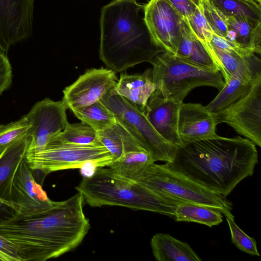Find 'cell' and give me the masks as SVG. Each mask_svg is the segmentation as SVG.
I'll list each match as a JSON object with an SVG mask.
<instances>
[{
	"label": "cell",
	"instance_id": "24",
	"mask_svg": "<svg viewBox=\"0 0 261 261\" xmlns=\"http://www.w3.org/2000/svg\"><path fill=\"white\" fill-rule=\"evenodd\" d=\"M154 161L151 154L145 150L129 152L113 161L107 167L116 175L137 182L146 168Z\"/></svg>",
	"mask_w": 261,
	"mask_h": 261
},
{
	"label": "cell",
	"instance_id": "39",
	"mask_svg": "<svg viewBox=\"0 0 261 261\" xmlns=\"http://www.w3.org/2000/svg\"><path fill=\"white\" fill-rule=\"evenodd\" d=\"M254 1H255L256 2H257V3H258L259 4H261V0H253Z\"/></svg>",
	"mask_w": 261,
	"mask_h": 261
},
{
	"label": "cell",
	"instance_id": "12",
	"mask_svg": "<svg viewBox=\"0 0 261 261\" xmlns=\"http://www.w3.org/2000/svg\"><path fill=\"white\" fill-rule=\"evenodd\" d=\"M116 72L108 68H91L63 90V100L72 111L100 101L115 87Z\"/></svg>",
	"mask_w": 261,
	"mask_h": 261
},
{
	"label": "cell",
	"instance_id": "10",
	"mask_svg": "<svg viewBox=\"0 0 261 261\" xmlns=\"http://www.w3.org/2000/svg\"><path fill=\"white\" fill-rule=\"evenodd\" d=\"M144 19L154 44L175 55L184 18L169 0H149L144 5Z\"/></svg>",
	"mask_w": 261,
	"mask_h": 261
},
{
	"label": "cell",
	"instance_id": "27",
	"mask_svg": "<svg viewBox=\"0 0 261 261\" xmlns=\"http://www.w3.org/2000/svg\"><path fill=\"white\" fill-rule=\"evenodd\" d=\"M49 141L86 146H103L96 132L89 125L81 123H67L65 128Z\"/></svg>",
	"mask_w": 261,
	"mask_h": 261
},
{
	"label": "cell",
	"instance_id": "9",
	"mask_svg": "<svg viewBox=\"0 0 261 261\" xmlns=\"http://www.w3.org/2000/svg\"><path fill=\"white\" fill-rule=\"evenodd\" d=\"M217 124L225 123L261 147V74L248 93L226 108L213 113Z\"/></svg>",
	"mask_w": 261,
	"mask_h": 261
},
{
	"label": "cell",
	"instance_id": "7",
	"mask_svg": "<svg viewBox=\"0 0 261 261\" xmlns=\"http://www.w3.org/2000/svg\"><path fill=\"white\" fill-rule=\"evenodd\" d=\"M114 114L116 122L123 126L154 161L171 162L177 146L160 136L142 113L118 95L108 93L100 100Z\"/></svg>",
	"mask_w": 261,
	"mask_h": 261
},
{
	"label": "cell",
	"instance_id": "8",
	"mask_svg": "<svg viewBox=\"0 0 261 261\" xmlns=\"http://www.w3.org/2000/svg\"><path fill=\"white\" fill-rule=\"evenodd\" d=\"M30 168L44 176L62 170L80 168L87 162L107 167L113 158L104 146H86L49 141L43 149L26 153Z\"/></svg>",
	"mask_w": 261,
	"mask_h": 261
},
{
	"label": "cell",
	"instance_id": "40",
	"mask_svg": "<svg viewBox=\"0 0 261 261\" xmlns=\"http://www.w3.org/2000/svg\"><path fill=\"white\" fill-rule=\"evenodd\" d=\"M0 260H3V258L2 257V256L0 255Z\"/></svg>",
	"mask_w": 261,
	"mask_h": 261
},
{
	"label": "cell",
	"instance_id": "25",
	"mask_svg": "<svg viewBox=\"0 0 261 261\" xmlns=\"http://www.w3.org/2000/svg\"><path fill=\"white\" fill-rule=\"evenodd\" d=\"M175 55L216 69L205 47L193 33L184 19L180 41Z\"/></svg>",
	"mask_w": 261,
	"mask_h": 261
},
{
	"label": "cell",
	"instance_id": "6",
	"mask_svg": "<svg viewBox=\"0 0 261 261\" xmlns=\"http://www.w3.org/2000/svg\"><path fill=\"white\" fill-rule=\"evenodd\" d=\"M137 182L158 194L215 208L225 217L234 218L231 214L232 203L226 197L204 188L165 164H151Z\"/></svg>",
	"mask_w": 261,
	"mask_h": 261
},
{
	"label": "cell",
	"instance_id": "19",
	"mask_svg": "<svg viewBox=\"0 0 261 261\" xmlns=\"http://www.w3.org/2000/svg\"><path fill=\"white\" fill-rule=\"evenodd\" d=\"M203 45L216 68L221 72L225 83L239 71L261 72L260 60L255 55L249 58L244 57L234 52L215 47L210 43Z\"/></svg>",
	"mask_w": 261,
	"mask_h": 261
},
{
	"label": "cell",
	"instance_id": "5",
	"mask_svg": "<svg viewBox=\"0 0 261 261\" xmlns=\"http://www.w3.org/2000/svg\"><path fill=\"white\" fill-rule=\"evenodd\" d=\"M152 80L165 99L183 102L194 88L209 86L220 91L225 85L221 72L217 69L201 65L187 59L163 51L150 63Z\"/></svg>",
	"mask_w": 261,
	"mask_h": 261
},
{
	"label": "cell",
	"instance_id": "30",
	"mask_svg": "<svg viewBox=\"0 0 261 261\" xmlns=\"http://www.w3.org/2000/svg\"><path fill=\"white\" fill-rule=\"evenodd\" d=\"M30 127L26 115L17 121L0 125V154L8 147L28 137Z\"/></svg>",
	"mask_w": 261,
	"mask_h": 261
},
{
	"label": "cell",
	"instance_id": "28",
	"mask_svg": "<svg viewBox=\"0 0 261 261\" xmlns=\"http://www.w3.org/2000/svg\"><path fill=\"white\" fill-rule=\"evenodd\" d=\"M72 111L81 122L96 132L102 130L116 123L113 113L100 101Z\"/></svg>",
	"mask_w": 261,
	"mask_h": 261
},
{
	"label": "cell",
	"instance_id": "17",
	"mask_svg": "<svg viewBox=\"0 0 261 261\" xmlns=\"http://www.w3.org/2000/svg\"><path fill=\"white\" fill-rule=\"evenodd\" d=\"M213 113L200 103L182 102L179 112L178 134L182 143L218 137Z\"/></svg>",
	"mask_w": 261,
	"mask_h": 261
},
{
	"label": "cell",
	"instance_id": "4",
	"mask_svg": "<svg viewBox=\"0 0 261 261\" xmlns=\"http://www.w3.org/2000/svg\"><path fill=\"white\" fill-rule=\"evenodd\" d=\"M107 167H97L93 175L83 177L75 187L90 206H122L174 218L176 206L186 203L154 193L138 182L119 176Z\"/></svg>",
	"mask_w": 261,
	"mask_h": 261
},
{
	"label": "cell",
	"instance_id": "13",
	"mask_svg": "<svg viewBox=\"0 0 261 261\" xmlns=\"http://www.w3.org/2000/svg\"><path fill=\"white\" fill-rule=\"evenodd\" d=\"M34 0H0V52L32 34Z\"/></svg>",
	"mask_w": 261,
	"mask_h": 261
},
{
	"label": "cell",
	"instance_id": "11",
	"mask_svg": "<svg viewBox=\"0 0 261 261\" xmlns=\"http://www.w3.org/2000/svg\"><path fill=\"white\" fill-rule=\"evenodd\" d=\"M68 109L62 99L55 101L48 98L36 103L25 115L31 127L30 142L27 153L43 149L55 136L61 132L68 122Z\"/></svg>",
	"mask_w": 261,
	"mask_h": 261
},
{
	"label": "cell",
	"instance_id": "21",
	"mask_svg": "<svg viewBox=\"0 0 261 261\" xmlns=\"http://www.w3.org/2000/svg\"><path fill=\"white\" fill-rule=\"evenodd\" d=\"M153 255L159 261H201L202 259L187 242L169 234L158 233L151 239Z\"/></svg>",
	"mask_w": 261,
	"mask_h": 261
},
{
	"label": "cell",
	"instance_id": "22",
	"mask_svg": "<svg viewBox=\"0 0 261 261\" xmlns=\"http://www.w3.org/2000/svg\"><path fill=\"white\" fill-rule=\"evenodd\" d=\"M227 24V40L260 55L261 21L245 17L228 16Z\"/></svg>",
	"mask_w": 261,
	"mask_h": 261
},
{
	"label": "cell",
	"instance_id": "31",
	"mask_svg": "<svg viewBox=\"0 0 261 261\" xmlns=\"http://www.w3.org/2000/svg\"><path fill=\"white\" fill-rule=\"evenodd\" d=\"M184 19L193 33L203 45L210 43L214 32L203 14L202 4L192 15Z\"/></svg>",
	"mask_w": 261,
	"mask_h": 261
},
{
	"label": "cell",
	"instance_id": "2",
	"mask_svg": "<svg viewBox=\"0 0 261 261\" xmlns=\"http://www.w3.org/2000/svg\"><path fill=\"white\" fill-rule=\"evenodd\" d=\"M258 163L255 145L241 137H217L178 146L173 160L165 164L199 185L225 197Z\"/></svg>",
	"mask_w": 261,
	"mask_h": 261
},
{
	"label": "cell",
	"instance_id": "34",
	"mask_svg": "<svg viewBox=\"0 0 261 261\" xmlns=\"http://www.w3.org/2000/svg\"><path fill=\"white\" fill-rule=\"evenodd\" d=\"M210 43L215 47L234 52L244 57H251L255 54L253 51L244 48L238 44L228 40L214 33L212 35Z\"/></svg>",
	"mask_w": 261,
	"mask_h": 261
},
{
	"label": "cell",
	"instance_id": "32",
	"mask_svg": "<svg viewBox=\"0 0 261 261\" xmlns=\"http://www.w3.org/2000/svg\"><path fill=\"white\" fill-rule=\"evenodd\" d=\"M202 5L203 14L214 33L227 39L228 35L227 17L209 0H203Z\"/></svg>",
	"mask_w": 261,
	"mask_h": 261
},
{
	"label": "cell",
	"instance_id": "3",
	"mask_svg": "<svg viewBox=\"0 0 261 261\" xmlns=\"http://www.w3.org/2000/svg\"><path fill=\"white\" fill-rule=\"evenodd\" d=\"M99 59L116 73L150 63L164 51L153 42L137 0H113L101 10Z\"/></svg>",
	"mask_w": 261,
	"mask_h": 261
},
{
	"label": "cell",
	"instance_id": "38",
	"mask_svg": "<svg viewBox=\"0 0 261 261\" xmlns=\"http://www.w3.org/2000/svg\"><path fill=\"white\" fill-rule=\"evenodd\" d=\"M98 165L93 162H87L84 163L81 167L80 172L83 177H88L93 175Z\"/></svg>",
	"mask_w": 261,
	"mask_h": 261
},
{
	"label": "cell",
	"instance_id": "29",
	"mask_svg": "<svg viewBox=\"0 0 261 261\" xmlns=\"http://www.w3.org/2000/svg\"><path fill=\"white\" fill-rule=\"evenodd\" d=\"M226 17H241L261 21L260 5L253 0H209Z\"/></svg>",
	"mask_w": 261,
	"mask_h": 261
},
{
	"label": "cell",
	"instance_id": "18",
	"mask_svg": "<svg viewBox=\"0 0 261 261\" xmlns=\"http://www.w3.org/2000/svg\"><path fill=\"white\" fill-rule=\"evenodd\" d=\"M155 89L152 80V69L148 68L140 74L121 73L110 93L122 96L145 114L147 101Z\"/></svg>",
	"mask_w": 261,
	"mask_h": 261
},
{
	"label": "cell",
	"instance_id": "20",
	"mask_svg": "<svg viewBox=\"0 0 261 261\" xmlns=\"http://www.w3.org/2000/svg\"><path fill=\"white\" fill-rule=\"evenodd\" d=\"M256 75L244 72H238L225 83L217 95L206 108L212 113L217 112L245 96L251 88Z\"/></svg>",
	"mask_w": 261,
	"mask_h": 261
},
{
	"label": "cell",
	"instance_id": "14",
	"mask_svg": "<svg viewBox=\"0 0 261 261\" xmlns=\"http://www.w3.org/2000/svg\"><path fill=\"white\" fill-rule=\"evenodd\" d=\"M32 171L24 158L15 174L12 189V200L19 216L37 214L49 208L55 202L36 181Z\"/></svg>",
	"mask_w": 261,
	"mask_h": 261
},
{
	"label": "cell",
	"instance_id": "16",
	"mask_svg": "<svg viewBox=\"0 0 261 261\" xmlns=\"http://www.w3.org/2000/svg\"><path fill=\"white\" fill-rule=\"evenodd\" d=\"M183 102L165 99L157 90L149 97L145 115L164 139L176 146L182 145L178 134L179 112Z\"/></svg>",
	"mask_w": 261,
	"mask_h": 261
},
{
	"label": "cell",
	"instance_id": "23",
	"mask_svg": "<svg viewBox=\"0 0 261 261\" xmlns=\"http://www.w3.org/2000/svg\"><path fill=\"white\" fill-rule=\"evenodd\" d=\"M96 133L102 145L112 155L113 161L129 152L144 150L129 133L117 122L112 126Z\"/></svg>",
	"mask_w": 261,
	"mask_h": 261
},
{
	"label": "cell",
	"instance_id": "35",
	"mask_svg": "<svg viewBox=\"0 0 261 261\" xmlns=\"http://www.w3.org/2000/svg\"><path fill=\"white\" fill-rule=\"evenodd\" d=\"M12 81L11 65L7 55L0 52V95L9 88Z\"/></svg>",
	"mask_w": 261,
	"mask_h": 261
},
{
	"label": "cell",
	"instance_id": "26",
	"mask_svg": "<svg viewBox=\"0 0 261 261\" xmlns=\"http://www.w3.org/2000/svg\"><path fill=\"white\" fill-rule=\"evenodd\" d=\"M223 214L217 209L190 203L178 204L174 218L177 222H196L210 227L223 221Z\"/></svg>",
	"mask_w": 261,
	"mask_h": 261
},
{
	"label": "cell",
	"instance_id": "1",
	"mask_svg": "<svg viewBox=\"0 0 261 261\" xmlns=\"http://www.w3.org/2000/svg\"><path fill=\"white\" fill-rule=\"evenodd\" d=\"M84 202L77 192L37 214L1 222L0 234L14 245L21 261L58 257L75 249L89 230Z\"/></svg>",
	"mask_w": 261,
	"mask_h": 261
},
{
	"label": "cell",
	"instance_id": "15",
	"mask_svg": "<svg viewBox=\"0 0 261 261\" xmlns=\"http://www.w3.org/2000/svg\"><path fill=\"white\" fill-rule=\"evenodd\" d=\"M30 142V138L28 136L8 147L0 154V223L18 215L17 208L12 200V185Z\"/></svg>",
	"mask_w": 261,
	"mask_h": 261
},
{
	"label": "cell",
	"instance_id": "33",
	"mask_svg": "<svg viewBox=\"0 0 261 261\" xmlns=\"http://www.w3.org/2000/svg\"><path fill=\"white\" fill-rule=\"evenodd\" d=\"M231 233L232 243L241 251L251 255L259 256L256 242L243 231L236 224L234 218L225 217Z\"/></svg>",
	"mask_w": 261,
	"mask_h": 261
},
{
	"label": "cell",
	"instance_id": "37",
	"mask_svg": "<svg viewBox=\"0 0 261 261\" xmlns=\"http://www.w3.org/2000/svg\"><path fill=\"white\" fill-rule=\"evenodd\" d=\"M0 255L3 261H21L14 245L1 234Z\"/></svg>",
	"mask_w": 261,
	"mask_h": 261
},
{
	"label": "cell",
	"instance_id": "36",
	"mask_svg": "<svg viewBox=\"0 0 261 261\" xmlns=\"http://www.w3.org/2000/svg\"><path fill=\"white\" fill-rule=\"evenodd\" d=\"M184 19L192 15L203 0H169Z\"/></svg>",
	"mask_w": 261,
	"mask_h": 261
}]
</instances>
